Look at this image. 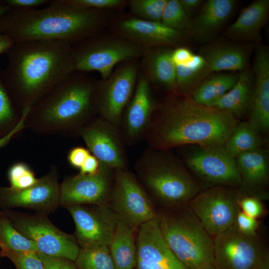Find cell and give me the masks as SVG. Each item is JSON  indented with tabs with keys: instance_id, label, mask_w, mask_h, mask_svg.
<instances>
[{
	"instance_id": "1",
	"label": "cell",
	"mask_w": 269,
	"mask_h": 269,
	"mask_svg": "<svg viewBox=\"0 0 269 269\" xmlns=\"http://www.w3.org/2000/svg\"><path fill=\"white\" fill-rule=\"evenodd\" d=\"M71 45L61 41L29 40L14 43L9 48L3 80L20 113L75 71Z\"/></svg>"
},
{
	"instance_id": "2",
	"label": "cell",
	"mask_w": 269,
	"mask_h": 269,
	"mask_svg": "<svg viewBox=\"0 0 269 269\" xmlns=\"http://www.w3.org/2000/svg\"><path fill=\"white\" fill-rule=\"evenodd\" d=\"M181 95L171 97L152 115L144 136L150 148L169 150L188 145H224L238 120L228 111Z\"/></svg>"
},
{
	"instance_id": "3",
	"label": "cell",
	"mask_w": 269,
	"mask_h": 269,
	"mask_svg": "<svg viewBox=\"0 0 269 269\" xmlns=\"http://www.w3.org/2000/svg\"><path fill=\"white\" fill-rule=\"evenodd\" d=\"M106 10L73 6L64 0H51L45 8L11 9L0 17V30L14 43L61 41L71 45L102 32Z\"/></svg>"
},
{
	"instance_id": "4",
	"label": "cell",
	"mask_w": 269,
	"mask_h": 269,
	"mask_svg": "<svg viewBox=\"0 0 269 269\" xmlns=\"http://www.w3.org/2000/svg\"><path fill=\"white\" fill-rule=\"evenodd\" d=\"M75 71L31 107L26 128L41 135L73 136L96 114L94 94L96 82Z\"/></svg>"
},
{
	"instance_id": "5",
	"label": "cell",
	"mask_w": 269,
	"mask_h": 269,
	"mask_svg": "<svg viewBox=\"0 0 269 269\" xmlns=\"http://www.w3.org/2000/svg\"><path fill=\"white\" fill-rule=\"evenodd\" d=\"M150 148L135 162L134 174L152 200L165 209L188 204L201 186L180 158Z\"/></svg>"
},
{
	"instance_id": "6",
	"label": "cell",
	"mask_w": 269,
	"mask_h": 269,
	"mask_svg": "<svg viewBox=\"0 0 269 269\" xmlns=\"http://www.w3.org/2000/svg\"><path fill=\"white\" fill-rule=\"evenodd\" d=\"M157 220L167 245L187 269L214 264L213 241L188 204L158 212Z\"/></svg>"
},
{
	"instance_id": "7",
	"label": "cell",
	"mask_w": 269,
	"mask_h": 269,
	"mask_svg": "<svg viewBox=\"0 0 269 269\" xmlns=\"http://www.w3.org/2000/svg\"><path fill=\"white\" fill-rule=\"evenodd\" d=\"M144 49L119 35L101 32L72 44L71 52L75 71H97L104 80L118 64L142 57Z\"/></svg>"
},
{
	"instance_id": "8",
	"label": "cell",
	"mask_w": 269,
	"mask_h": 269,
	"mask_svg": "<svg viewBox=\"0 0 269 269\" xmlns=\"http://www.w3.org/2000/svg\"><path fill=\"white\" fill-rule=\"evenodd\" d=\"M1 211L21 234L36 245L38 252L75 262L80 248L75 235L58 228L46 214L21 213L12 209Z\"/></svg>"
},
{
	"instance_id": "9",
	"label": "cell",
	"mask_w": 269,
	"mask_h": 269,
	"mask_svg": "<svg viewBox=\"0 0 269 269\" xmlns=\"http://www.w3.org/2000/svg\"><path fill=\"white\" fill-rule=\"evenodd\" d=\"M178 148L180 159L187 169L209 187L240 186L241 178L236 158L223 145H188Z\"/></svg>"
},
{
	"instance_id": "10",
	"label": "cell",
	"mask_w": 269,
	"mask_h": 269,
	"mask_svg": "<svg viewBox=\"0 0 269 269\" xmlns=\"http://www.w3.org/2000/svg\"><path fill=\"white\" fill-rule=\"evenodd\" d=\"M109 204L118 219L134 232L158 216L153 200L134 173L128 169L115 170Z\"/></svg>"
},
{
	"instance_id": "11",
	"label": "cell",
	"mask_w": 269,
	"mask_h": 269,
	"mask_svg": "<svg viewBox=\"0 0 269 269\" xmlns=\"http://www.w3.org/2000/svg\"><path fill=\"white\" fill-rule=\"evenodd\" d=\"M138 78L135 60L122 63L106 79L96 82L94 104L98 117L119 128Z\"/></svg>"
},
{
	"instance_id": "12",
	"label": "cell",
	"mask_w": 269,
	"mask_h": 269,
	"mask_svg": "<svg viewBox=\"0 0 269 269\" xmlns=\"http://www.w3.org/2000/svg\"><path fill=\"white\" fill-rule=\"evenodd\" d=\"M239 195L232 187L213 186L200 191L188 205L208 234L215 236L235 224L241 210Z\"/></svg>"
},
{
	"instance_id": "13",
	"label": "cell",
	"mask_w": 269,
	"mask_h": 269,
	"mask_svg": "<svg viewBox=\"0 0 269 269\" xmlns=\"http://www.w3.org/2000/svg\"><path fill=\"white\" fill-rule=\"evenodd\" d=\"M213 241V264L217 269H255L269 254L257 235L244 234L235 224Z\"/></svg>"
},
{
	"instance_id": "14",
	"label": "cell",
	"mask_w": 269,
	"mask_h": 269,
	"mask_svg": "<svg viewBox=\"0 0 269 269\" xmlns=\"http://www.w3.org/2000/svg\"><path fill=\"white\" fill-rule=\"evenodd\" d=\"M58 180V168L53 165L30 187L16 190L0 186V208H21L46 214L53 212L59 206L60 184Z\"/></svg>"
},
{
	"instance_id": "15",
	"label": "cell",
	"mask_w": 269,
	"mask_h": 269,
	"mask_svg": "<svg viewBox=\"0 0 269 269\" xmlns=\"http://www.w3.org/2000/svg\"><path fill=\"white\" fill-rule=\"evenodd\" d=\"M66 208L74 222L75 236L80 248L109 246L118 219L109 204Z\"/></svg>"
},
{
	"instance_id": "16",
	"label": "cell",
	"mask_w": 269,
	"mask_h": 269,
	"mask_svg": "<svg viewBox=\"0 0 269 269\" xmlns=\"http://www.w3.org/2000/svg\"><path fill=\"white\" fill-rule=\"evenodd\" d=\"M79 135L102 165L114 170L128 169L125 143L119 128L98 117L88 123Z\"/></svg>"
},
{
	"instance_id": "17",
	"label": "cell",
	"mask_w": 269,
	"mask_h": 269,
	"mask_svg": "<svg viewBox=\"0 0 269 269\" xmlns=\"http://www.w3.org/2000/svg\"><path fill=\"white\" fill-rule=\"evenodd\" d=\"M115 171L102 165L95 174L78 173L65 178L60 184L59 205L67 208L109 204Z\"/></svg>"
},
{
	"instance_id": "18",
	"label": "cell",
	"mask_w": 269,
	"mask_h": 269,
	"mask_svg": "<svg viewBox=\"0 0 269 269\" xmlns=\"http://www.w3.org/2000/svg\"><path fill=\"white\" fill-rule=\"evenodd\" d=\"M136 232L134 269H187L165 243L157 218L143 223Z\"/></svg>"
},
{
	"instance_id": "19",
	"label": "cell",
	"mask_w": 269,
	"mask_h": 269,
	"mask_svg": "<svg viewBox=\"0 0 269 269\" xmlns=\"http://www.w3.org/2000/svg\"><path fill=\"white\" fill-rule=\"evenodd\" d=\"M115 30L117 35L144 49L183 46L187 34L171 28L161 22L147 21L134 16L118 21Z\"/></svg>"
},
{
	"instance_id": "20",
	"label": "cell",
	"mask_w": 269,
	"mask_h": 269,
	"mask_svg": "<svg viewBox=\"0 0 269 269\" xmlns=\"http://www.w3.org/2000/svg\"><path fill=\"white\" fill-rule=\"evenodd\" d=\"M154 110L150 83L140 75L119 127L125 143L134 144L145 136Z\"/></svg>"
},
{
	"instance_id": "21",
	"label": "cell",
	"mask_w": 269,
	"mask_h": 269,
	"mask_svg": "<svg viewBox=\"0 0 269 269\" xmlns=\"http://www.w3.org/2000/svg\"><path fill=\"white\" fill-rule=\"evenodd\" d=\"M253 88L248 122L261 134L269 130V50L258 46L254 60Z\"/></svg>"
},
{
	"instance_id": "22",
	"label": "cell",
	"mask_w": 269,
	"mask_h": 269,
	"mask_svg": "<svg viewBox=\"0 0 269 269\" xmlns=\"http://www.w3.org/2000/svg\"><path fill=\"white\" fill-rule=\"evenodd\" d=\"M236 160L243 190L250 196L260 199L267 198L266 189L269 178L268 150L262 146L240 155Z\"/></svg>"
},
{
	"instance_id": "23",
	"label": "cell",
	"mask_w": 269,
	"mask_h": 269,
	"mask_svg": "<svg viewBox=\"0 0 269 269\" xmlns=\"http://www.w3.org/2000/svg\"><path fill=\"white\" fill-rule=\"evenodd\" d=\"M251 45L217 41L201 50L212 72H241L248 67Z\"/></svg>"
},
{
	"instance_id": "24",
	"label": "cell",
	"mask_w": 269,
	"mask_h": 269,
	"mask_svg": "<svg viewBox=\"0 0 269 269\" xmlns=\"http://www.w3.org/2000/svg\"><path fill=\"white\" fill-rule=\"evenodd\" d=\"M269 0H256L245 7L226 29L225 35L235 43L259 42L269 16Z\"/></svg>"
},
{
	"instance_id": "25",
	"label": "cell",
	"mask_w": 269,
	"mask_h": 269,
	"mask_svg": "<svg viewBox=\"0 0 269 269\" xmlns=\"http://www.w3.org/2000/svg\"><path fill=\"white\" fill-rule=\"evenodd\" d=\"M235 0H207L194 18L191 33L199 42L211 40L231 16Z\"/></svg>"
},
{
	"instance_id": "26",
	"label": "cell",
	"mask_w": 269,
	"mask_h": 269,
	"mask_svg": "<svg viewBox=\"0 0 269 269\" xmlns=\"http://www.w3.org/2000/svg\"><path fill=\"white\" fill-rule=\"evenodd\" d=\"M172 48L157 47L145 49L143 65L148 81L170 90L175 88V66L172 58Z\"/></svg>"
},
{
	"instance_id": "27",
	"label": "cell",
	"mask_w": 269,
	"mask_h": 269,
	"mask_svg": "<svg viewBox=\"0 0 269 269\" xmlns=\"http://www.w3.org/2000/svg\"><path fill=\"white\" fill-rule=\"evenodd\" d=\"M253 74L248 67L240 72L234 86L210 107L228 111L238 120L248 116L252 100Z\"/></svg>"
},
{
	"instance_id": "28",
	"label": "cell",
	"mask_w": 269,
	"mask_h": 269,
	"mask_svg": "<svg viewBox=\"0 0 269 269\" xmlns=\"http://www.w3.org/2000/svg\"><path fill=\"white\" fill-rule=\"evenodd\" d=\"M134 232L126 223L118 220L108 246L115 269H134L136 259Z\"/></svg>"
},
{
	"instance_id": "29",
	"label": "cell",
	"mask_w": 269,
	"mask_h": 269,
	"mask_svg": "<svg viewBox=\"0 0 269 269\" xmlns=\"http://www.w3.org/2000/svg\"><path fill=\"white\" fill-rule=\"evenodd\" d=\"M239 76V73L236 72L210 74L192 91L190 96L196 102L210 106L234 86Z\"/></svg>"
},
{
	"instance_id": "30",
	"label": "cell",
	"mask_w": 269,
	"mask_h": 269,
	"mask_svg": "<svg viewBox=\"0 0 269 269\" xmlns=\"http://www.w3.org/2000/svg\"><path fill=\"white\" fill-rule=\"evenodd\" d=\"M211 73L206 60L201 55L195 54L192 60L188 64L175 66L174 91L189 95Z\"/></svg>"
},
{
	"instance_id": "31",
	"label": "cell",
	"mask_w": 269,
	"mask_h": 269,
	"mask_svg": "<svg viewBox=\"0 0 269 269\" xmlns=\"http://www.w3.org/2000/svg\"><path fill=\"white\" fill-rule=\"evenodd\" d=\"M262 135L248 121L239 122L224 144L227 151L236 158L240 155L263 146Z\"/></svg>"
},
{
	"instance_id": "32",
	"label": "cell",
	"mask_w": 269,
	"mask_h": 269,
	"mask_svg": "<svg viewBox=\"0 0 269 269\" xmlns=\"http://www.w3.org/2000/svg\"><path fill=\"white\" fill-rule=\"evenodd\" d=\"M0 248L20 252H38L36 245L21 234L0 211Z\"/></svg>"
},
{
	"instance_id": "33",
	"label": "cell",
	"mask_w": 269,
	"mask_h": 269,
	"mask_svg": "<svg viewBox=\"0 0 269 269\" xmlns=\"http://www.w3.org/2000/svg\"><path fill=\"white\" fill-rule=\"evenodd\" d=\"M0 65V138L10 132L19 121L22 113L15 106L5 86Z\"/></svg>"
},
{
	"instance_id": "34",
	"label": "cell",
	"mask_w": 269,
	"mask_h": 269,
	"mask_svg": "<svg viewBox=\"0 0 269 269\" xmlns=\"http://www.w3.org/2000/svg\"><path fill=\"white\" fill-rule=\"evenodd\" d=\"M75 263L78 269H115L107 246L80 248Z\"/></svg>"
},
{
	"instance_id": "35",
	"label": "cell",
	"mask_w": 269,
	"mask_h": 269,
	"mask_svg": "<svg viewBox=\"0 0 269 269\" xmlns=\"http://www.w3.org/2000/svg\"><path fill=\"white\" fill-rule=\"evenodd\" d=\"M161 22L181 31L191 32L192 30V18L184 10L179 0H167Z\"/></svg>"
},
{
	"instance_id": "36",
	"label": "cell",
	"mask_w": 269,
	"mask_h": 269,
	"mask_svg": "<svg viewBox=\"0 0 269 269\" xmlns=\"http://www.w3.org/2000/svg\"><path fill=\"white\" fill-rule=\"evenodd\" d=\"M168 0H130L127 3L134 17L150 21L161 22Z\"/></svg>"
},
{
	"instance_id": "37",
	"label": "cell",
	"mask_w": 269,
	"mask_h": 269,
	"mask_svg": "<svg viewBox=\"0 0 269 269\" xmlns=\"http://www.w3.org/2000/svg\"><path fill=\"white\" fill-rule=\"evenodd\" d=\"M7 178L10 187L16 190L30 187L38 179L30 166L23 162H16L10 165L7 171Z\"/></svg>"
},
{
	"instance_id": "38",
	"label": "cell",
	"mask_w": 269,
	"mask_h": 269,
	"mask_svg": "<svg viewBox=\"0 0 269 269\" xmlns=\"http://www.w3.org/2000/svg\"><path fill=\"white\" fill-rule=\"evenodd\" d=\"M0 255L8 258L16 269H43L38 252H20L1 250Z\"/></svg>"
},
{
	"instance_id": "39",
	"label": "cell",
	"mask_w": 269,
	"mask_h": 269,
	"mask_svg": "<svg viewBox=\"0 0 269 269\" xmlns=\"http://www.w3.org/2000/svg\"><path fill=\"white\" fill-rule=\"evenodd\" d=\"M69 5L83 8L101 10L118 9L127 1L123 0H64Z\"/></svg>"
},
{
	"instance_id": "40",
	"label": "cell",
	"mask_w": 269,
	"mask_h": 269,
	"mask_svg": "<svg viewBox=\"0 0 269 269\" xmlns=\"http://www.w3.org/2000/svg\"><path fill=\"white\" fill-rule=\"evenodd\" d=\"M240 210L247 215L257 219L264 213L263 205L260 199L252 196L241 197L239 200Z\"/></svg>"
},
{
	"instance_id": "41",
	"label": "cell",
	"mask_w": 269,
	"mask_h": 269,
	"mask_svg": "<svg viewBox=\"0 0 269 269\" xmlns=\"http://www.w3.org/2000/svg\"><path fill=\"white\" fill-rule=\"evenodd\" d=\"M43 269H78L75 262L60 257L38 252Z\"/></svg>"
},
{
	"instance_id": "42",
	"label": "cell",
	"mask_w": 269,
	"mask_h": 269,
	"mask_svg": "<svg viewBox=\"0 0 269 269\" xmlns=\"http://www.w3.org/2000/svg\"><path fill=\"white\" fill-rule=\"evenodd\" d=\"M235 224L242 233L248 235H256L259 223L257 219L251 217L240 210L236 217Z\"/></svg>"
},
{
	"instance_id": "43",
	"label": "cell",
	"mask_w": 269,
	"mask_h": 269,
	"mask_svg": "<svg viewBox=\"0 0 269 269\" xmlns=\"http://www.w3.org/2000/svg\"><path fill=\"white\" fill-rule=\"evenodd\" d=\"M90 154L91 152L88 148L82 146H76L69 151L67 160L71 166L79 169Z\"/></svg>"
},
{
	"instance_id": "44",
	"label": "cell",
	"mask_w": 269,
	"mask_h": 269,
	"mask_svg": "<svg viewBox=\"0 0 269 269\" xmlns=\"http://www.w3.org/2000/svg\"><path fill=\"white\" fill-rule=\"evenodd\" d=\"M194 55L189 49L180 46L172 49L171 58L175 66L185 65L192 60Z\"/></svg>"
},
{
	"instance_id": "45",
	"label": "cell",
	"mask_w": 269,
	"mask_h": 269,
	"mask_svg": "<svg viewBox=\"0 0 269 269\" xmlns=\"http://www.w3.org/2000/svg\"><path fill=\"white\" fill-rule=\"evenodd\" d=\"M3 2L11 9H35L36 7L49 4V0H4Z\"/></svg>"
},
{
	"instance_id": "46",
	"label": "cell",
	"mask_w": 269,
	"mask_h": 269,
	"mask_svg": "<svg viewBox=\"0 0 269 269\" xmlns=\"http://www.w3.org/2000/svg\"><path fill=\"white\" fill-rule=\"evenodd\" d=\"M30 109H25L22 112L21 117L14 128L8 134L0 138V148L7 145L17 134L26 128L25 119Z\"/></svg>"
},
{
	"instance_id": "47",
	"label": "cell",
	"mask_w": 269,
	"mask_h": 269,
	"mask_svg": "<svg viewBox=\"0 0 269 269\" xmlns=\"http://www.w3.org/2000/svg\"><path fill=\"white\" fill-rule=\"evenodd\" d=\"M101 166L102 164L99 160L91 153L79 168V173L86 175L95 174L99 171Z\"/></svg>"
},
{
	"instance_id": "48",
	"label": "cell",
	"mask_w": 269,
	"mask_h": 269,
	"mask_svg": "<svg viewBox=\"0 0 269 269\" xmlns=\"http://www.w3.org/2000/svg\"><path fill=\"white\" fill-rule=\"evenodd\" d=\"M184 10L190 16L191 14L195 11L203 2L201 0H179Z\"/></svg>"
},
{
	"instance_id": "49",
	"label": "cell",
	"mask_w": 269,
	"mask_h": 269,
	"mask_svg": "<svg viewBox=\"0 0 269 269\" xmlns=\"http://www.w3.org/2000/svg\"><path fill=\"white\" fill-rule=\"evenodd\" d=\"M14 44L13 41L0 30V54L6 53Z\"/></svg>"
},
{
	"instance_id": "50",
	"label": "cell",
	"mask_w": 269,
	"mask_h": 269,
	"mask_svg": "<svg viewBox=\"0 0 269 269\" xmlns=\"http://www.w3.org/2000/svg\"><path fill=\"white\" fill-rule=\"evenodd\" d=\"M255 269H269V254H268Z\"/></svg>"
},
{
	"instance_id": "51",
	"label": "cell",
	"mask_w": 269,
	"mask_h": 269,
	"mask_svg": "<svg viewBox=\"0 0 269 269\" xmlns=\"http://www.w3.org/2000/svg\"><path fill=\"white\" fill-rule=\"evenodd\" d=\"M11 8L6 5L3 0L0 1V17L8 13Z\"/></svg>"
},
{
	"instance_id": "52",
	"label": "cell",
	"mask_w": 269,
	"mask_h": 269,
	"mask_svg": "<svg viewBox=\"0 0 269 269\" xmlns=\"http://www.w3.org/2000/svg\"><path fill=\"white\" fill-rule=\"evenodd\" d=\"M201 269H217L214 264L210 265L207 266H206Z\"/></svg>"
}]
</instances>
